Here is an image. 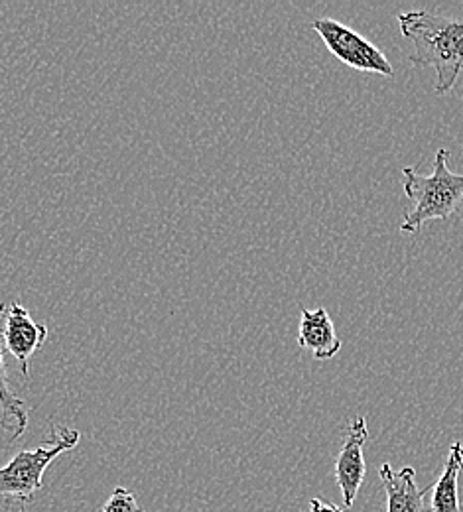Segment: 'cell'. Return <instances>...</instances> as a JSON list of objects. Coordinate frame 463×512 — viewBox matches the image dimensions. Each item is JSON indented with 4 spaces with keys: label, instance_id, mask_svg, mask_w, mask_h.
Here are the masks:
<instances>
[{
    "label": "cell",
    "instance_id": "cell-1",
    "mask_svg": "<svg viewBox=\"0 0 463 512\" xmlns=\"http://www.w3.org/2000/svg\"><path fill=\"white\" fill-rule=\"evenodd\" d=\"M398 26L414 48L408 56L410 64L434 67V91L450 93L463 73V18L410 10L398 14Z\"/></svg>",
    "mask_w": 463,
    "mask_h": 512
},
{
    "label": "cell",
    "instance_id": "cell-2",
    "mask_svg": "<svg viewBox=\"0 0 463 512\" xmlns=\"http://www.w3.org/2000/svg\"><path fill=\"white\" fill-rule=\"evenodd\" d=\"M450 156V150L440 148L428 176L418 174V170L410 166L402 168L404 195L412 201V211H408L400 223L402 233L418 235L428 221H448L462 205L463 174L450 170Z\"/></svg>",
    "mask_w": 463,
    "mask_h": 512
},
{
    "label": "cell",
    "instance_id": "cell-3",
    "mask_svg": "<svg viewBox=\"0 0 463 512\" xmlns=\"http://www.w3.org/2000/svg\"><path fill=\"white\" fill-rule=\"evenodd\" d=\"M81 434L66 426H52V442L36 449L16 453L4 467H0V499H16L28 503L44 489L42 477L48 465L62 453L79 444Z\"/></svg>",
    "mask_w": 463,
    "mask_h": 512
},
{
    "label": "cell",
    "instance_id": "cell-4",
    "mask_svg": "<svg viewBox=\"0 0 463 512\" xmlns=\"http://www.w3.org/2000/svg\"><path fill=\"white\" fill-rule=\"evenodd\" d=\"M312 28L324 40L331 54L355 71L379 73L393 77L395 69L387 56L353 28L333 20V18H318L312 22Z\"/></svg>",
    "mask_w": 463,
    "mask_h": 512
},
{
    "label": "cell",
    "instance_id": "cell-5",
    "mask_svg": "<svg viewBox=\"0 0 463 512\" xmlns=\"http://www.w3.org/2000/svg\"><path fill=\"white\" fill-rule=\"evenodd\" d=\"M369 440V426L363 416L351 420L343 446L335 459V481L343 497V507H353L359 489L365 481L367 465L363 457V448Z\"/></svg>",
    "mask_w": 463,
    "mask_h": 512
},
{
    "label": "cell",
    "instance_id": "cell-6",
    "mask_svg": "<svg viewBox=\"0 0 463 512\" xmlns=\"http://www.w3.org/2000/svg\"><path fill=\"white\" fill-rule=\"evenodd\" d=\"M46 337L48 327L44 323L32 320L30 312L24 306L16 302L6 306L0 327L2 347L20 363L24 377H28L30 359L44 345Z\"/></svg>",
    "mask_w": 463,
    "mask_h": 512
},
{
    "label": "cell",
    "instance_id": "cell-7",
    "mask_svg": "<svg viewBox=\"0 0 463 512\" xmlns=\"http://www.w3.org/2000/svg\"><path fill=\"white\" fill-rule=\"evenodd\" d=\"M298 345L314 355L318 361H330L341 351V339L337 337L335 325L326 308L300 310Z\"/></svg>",
    "mask_w": 463,
    "mask_h": 512
},
{
    "label": "cell",
    "instance_id": "cell-8",
    "mask_svg": "<svg viewBox=\"0 0 463 512\" xmlns=\"http://www.w3.org/2000/svg\"><path fill=\"white\" fill-rule=\"evenodd\" d=\"M379 477L385 485L387 512H424V497L432 491V485L418 489L416 473L412 467L395 471L391 463H383Z\"/></svg>",
    "mask_w": 463,
    "mask_h": 512
},
{
    "label": "cell",
    "instance_id": "cell-9",
    "mask_svg": "<svg viewBox=\"0 0 463 512\" xmlns=\"http://www.w3.org/2000/svg\"><path fill=\"white\" fill-rule=\"evenodd\" d=\"M463 473V444L454 442L436 485H432L430 512H462L458 483Z\"/></svg>",
    "mask_w": 463,
    "mask_h": 512
},
{
    "label": "cell",
    "instance_id": "cell-10",
    "mask_svg": "<svg viewBox=\"0 0 463 512\" xmlns=\"http://www.w3.org/2000/svg\"><path fill=\"white\" fill-rule=\"evenodd\" d=\"M8 304H0V321L4 318ZM2 339H0V428L10 434V438H20L28 428V404L16 396L8 384L6 363L2 357Z\"/></svg>",
    "mask_w": 463,
    "mask_h": 512
},
{
    "label": "cell",
    "instance_id": "cell-11",
    "mask_svg": "<svg viewBox=\"0 0 463 512\" xmlns=\"http://www.w3.org/2000/svg\"><path fill=\"white\" fill-rule=\"evenodd\" d=\"M101 512H144L142 507L138 505L136 497L129 489L125 487H117L111 497L107 499V503L103 505Z\"/></svg>",
    "mask_w": 463,
    "mask_h": 512
},
{
    "label": "cell",
    "instance_id": "cell-12",
    "mask_svg": "<svg viewBox=\"0 0 463 512\" xmlns=\"http://www.w3.org/2000/svg\"><path fill=\"white\" fill-rule=\"evenodd\" d=\"M310 511L312 512H343L337 505L326 499H312L310 501Z\"/></svg>",
    "mask_w": 463,
    "mask_h": 512
}]
</instances>
